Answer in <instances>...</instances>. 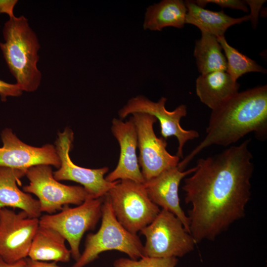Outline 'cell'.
Returning a JSON list of instances; mask_svg holds the SVG:
<instances>
[{"instance_id": "cell-22", "label": "cell", "mask_w": 267, "mask_h": 267, "mask_svg": "<svg viewBox=\"0 0 267 267\" xmlns=\"http://www.w3.org/2000/svg\"><path fill=\"white\" fill-rule=\"evenodd\" d=\"M218 40L223 50L227 62L226 72L234 81L243 75L249 72L266 73L267 70L237 49L230 45L224 36L218 37Z\"/></svg>"}, {"instance_id": "cell-20", "label": "cell", "mask_w": 267, "mask_h": 267, "mask_svg": "<svg viewBox=\"0 0 267 267\" xmlns=\"http://www.w3.org/2000/svg\"><path fill=\"white\" fill-rule=\"evenodd\" d=\"M186 11L183 0H162L147 8L144 29L161 31L166 27L181 28L185 24Z\"/></svg>"}, {"instance_id": "cell-17", "label": "cell", "mask_w": 267, "mask_h": 267, "mask_svg": "<svg viewBox=\"0 0 267 267\" xmlns=\"http://www.w3.org/2000/svg\"><path fill=\"white\" fill-rule=\"evenodd\" d=\"M239 84L226 71L200 75L196 80V93L201 102L212 110L223 104L238 92Z\"/></svg>"}, {"instance_id": "cell-10", "label": "cell", "mask_w": 267, "mask_h": 267, "mask_svg": "<svg viewBox=\"0 0 267 267\" xmlns=\"http://www.w3.org/2000/svg\"><path fill=\"white\" fill-rule=\"evenodd\" d=\"M74 140V133L66 128L59 132L55 141V149L60 159V166L53 172L57 180H71L83 185L90 198L95 199L105 197L109 190L119 180L114 182L107 181L104 175L109 169L107 167L99 169H88L75 164L70 157V151Z\"/></svg>"}, {"instance_id": "cell-29", "label": "cell", "mask_w": 267, "mask_h": 267, "mask_svg": "<svg viewBox=\"0 0 267 267\" xmlns=\"http://www.w3.org/2000/svg\"><path fill=\"white\" fill-rule=\"evenodd\" d=\"M0 267H26V263L23 259L14 263H8L0 257Z\"/></svg>"}, {"instance_id": "cell-27", "label": "cell", "mask_w": 267, "mask_h": 267, "mask_svg": "<svg viewBox=\"0 0 267 267\" xmlns=\"http://www.w3.org/2000/svg\"><path fill=\"white\" fill-rule=\"evenodd\" d=\"M17 2V0H0V14H6L9 18L13 17L14 8Z\"/></svg>"}, {"instance_id": "cell-9", "label": "cell", "mask_w": 267, "mask_h": 267, "mask_svg": "<svg viewBox=\"0 0 267 267\" xmlns=\"http://www.w3.org/2000/svg\"><path fill=\"white\" fill-rule=\"evenodd\" d=\"M131 119L136 129L139 150L138 161L145 181L177 166L179 158L170 154L166 149L165 139L158 137L155 134L153 126L157 119L143 113H134Z\"/></svg>"}, {"instance_id": "cell-1", "label": "cell", "mask_w": 267, "mask_h": 267, "mask_svg": "<svg viewBox=\"0 0 267 267\" xmlns=\"http://www.w3.org/2000/svg\"><path fill=\"white\" fill-rule=\"evenodd\" d=\"M250 141L198 159L193 174L184 179L185 202L191 205L190 233L196 244L214 240L245 216L254 171Z\"/></svg>"}, {"instance_id": "cell-24", "label": "cell", "mask_w": 267, "mask_h": 267, "mask_svg": "<svg viewBox=\"0 0 267 267\" xmlns=\"http://www.w3.org/2000/svg\"><path fill=\"white\" fill-rule=\"evenodd\" d=\"M198 5L204 7L208 3H215L221 7L235 9L247 12L248 8L245 0H198L194 1Z\"/></svg>"}, {"instance_id": "cell-11", "label": "cell", "mask_w": 267, "mask_h": 267, "mask_svg": "<svg viewBox=\"0 0 267 267\" xmlns=\"http://www.w3.org/2000/svg\"><path fill=\"white\" fill-rule=\"evenodd\" d=\"M39 227V218L23 211L0 209V257L10 264L27 258Z\"/></svg>"}, {"instance_id": "cell-18", "label": "cell", "mask_w": 267, "mask_h": 267, "mask_svg": "<svg viewBox=\"0 0 267 267\" xmlns=\"http://www.w3.org/2000/svg\"><path fill=\"white\" fill-rule=\"evenodd\" d=\"M187 9L185 24L193 25L201 32H207L217 37L224 36L230 26L249 20V16L233 18L226 14L223 10L213 11L204 8L194 1H184Z\"/></svg>"}, {"instance_id": "cell-16", "label": "cell", "mask_w": 267, "mask_h": 267, "mask_svg": "<svg viewBox=\"0 0 267 267\" xmlns=\"http://www.w3.org/2000/svg\"><path fill=\"white\" fill-rule=\"evenodd\" d=\"M27 170L0 167V209L17 208L30 217L39 218L41 211L39 201L30 193L20 190L17 183L25 176Z\"/></svg>"}, {"instance_id": "cell-5", "label": "cell", "mask_w": 267, "mask_h": 267, "mask_svg": "<svg viewBox=\"0 0 267 267\" xmlns=\"http://www.w3.org/2000/svg\"><path fill=\"white\" fill-rule=\"evenodd\" d=\"M119 223L136 234L152 222L160 210L149 198L143 183L120 180L105 195Z\"/></svg>"}, {"instance_id": "cell-19", "label": "cell", "mask_w": 267, "mask_h": 267, "mask_svg": "<svg viewBox=\"0 0 267 267\" xmlns=\"http://www.w3.org/2000/svg\"><path fill=\"white\" fill-rule=\"evenodd\" d=\"M65 240L56 230L39 225L32 241L28 257L37 261L68 262L71 253L65 245Z\"/></svg>"}, {"instance_id": "cell-6", "label": "cell", "mask_w": 267, "mask_h": 267, "mask_svg": "<svg viewBox=\"0 0 267 267\" xmlns=\"http://www.w3.org/2000/svg\"><path fill=\"white\" fill-rule=\"evenodd\" d=\"M145 237L144 256L181 258L192 252L196 244L181 221L164 209L140 231Z\"/></svg>"}, {"instance_id": "cell-21", "label": "cell", "mask_w": 267, "mask_h": 267, "mask_svg": "<svg viewBox=\"0 0 267 267\" xmlns=\"http://www.w3.org/2000/svg\"><path fill=\"white\" fill-rule=\"evenodd\" d=\"M222 50L216 36L201 32L200 39L196 42L193 53L201 75L226 71V60Z\"/></svg>"}, {"instance_id": "cell-25", "label": "cell", "mask_w": 267, "mask_h": 267, "mask_svg": "<svg viewBox=\"0 0 267 267\" xmlns=\"http://www.w3.org/2000/svg\"><path fill=\"white\" fill-rule=\"evenodd\" d=\"M23 91L15 84H10L0 80V96L2 101H6L7 96H19Z\"/></svg>"}, {"instance_id": "cell-23", "label": "cell", "mask_w": 267, "mask_h": 267, "mask_svg": "<svg viewBox=\"0 0 267 267\" xmlns=\"http://www.w3.org/2000/svg\"><path fill=\"white\" fill-rule=\"evenodd\" d=\"M178 259L176 257H143L138 260L121 258L113 262L114 267H176Z\"/></svg>"}, {"instance_id": "cell-26", "label": "cell", "mask_w": 267, "mask_h": 267, "mask_svg": "<svg viewBox=\"0 0 267 267\" xmlns=\"http://www.w3.org/2000/svg\"><path fill=\"white\" fill-rule=\"evenodd\" d=\"M247 5H249L251 13L249 15V20L252 22V26L254 28L257 26L258 20V15L263 4L266 2L265 0H245Z\"/></svg>"}, {"instance_id": "cell-8", "label": "cell", "mask_w": 267, "mask_h": 267, "mask_svg": "<svg viewBox=\"0 0 267 267\" xmlns=\"http://www.w3.org/2000/svg\"><path fill=\"white\" fill-rule=\"evenodd\" d=\"M25 176L29 183L23 187V191L33 193L38 198L41 212L52 214L61 211L65 206H78L90 198L83 186L65 185L55 179L49 165L31 167Z\"/></svg>"}, {"instance_id": "cell-7", "label": "cell", "mask_w": 267, "mask_h": 267, "mask_svg": "<svg viewBox=\"0 0 267 267\" xmlns=\"http://www.w3.org/2000/svg\"><path fill=\"white\" fill-rule=\"evenodd\" d=\"M104 197L88 198L76 207L65 206L58 213L40 217L39 225L56 230L69 243L72 258L81 256L80 244L84 234L93 229L101 217Z\"/></svg>"}, {"instance_id": "cell-12", "label": "cell", "mask_w": 267, "mask_h": 267, "mask_svg": "<svg viewBox=\"0 0 267 267\" xmlns=\"http://www.w3.org/2000/svg\"><path fill=\"white\" fill-rule=\"evenodd\" d=\"M167 99L162 97L157 102H153L139 95L130 99L128 103L119 111L121 119H124L130 114L143 113L154 116L160 123L161 134L164 139L175 136L178 140V146L177 156L183 158V147L189 140L198 138V132L183 129L180 125L181 119L187 114V108L181 104L172 111L165 108Z\"/></svg>"}, {"instance_id": "cell-28", "label": "cell", "mask_w": 267, "mask_h": 267, "mask_svg": "<svg viewBox=\"0 0 267 267\" xmlns=\"http://www.w3.org/2000/svg\"><path fill=\"white\" fill-rule=\"evenodd\" d=\"M26 267H60L57 266L56 262L47 263L45 262L34 261L29 258L24 259Z\"/></svg>"}, {"instance_id": "cell-4", "label": "cell", "mask_w": 267, "mask_h": 267, "mask_svg": "<svg viewBox=\"0 0 267 267\" xmlns=\"http://www.w3.org/2000/svg\"><path fill=\"white\" fill-rule=\"evenodd\" d=\"M101 213L99 230L95 233L87 235L84 250L72 267H84L107 251H118L135 260L144 257V246L139 237L128 231L119 223L106 196L104 197Z\"/></svg>"}, {"instance_id": "cell-13", "label": "cell", "mask_w": 267, "mask_h": 267, "mask_svg": "<svg viewBox=\"0 0 267 267\" xmlns=\"http://www.w3.org/2000/svg\"><path fill=\"white\" fill-rule=\"evenodd\" d=\"M3 146L0 147V167L27 170L40 165L60 166L55 146L45 144L37 147L20 140L12 130L6 128L1 133Z\"/></svg>"}, {"instance_id": "cell-2", "label": "cell", "mask_w": 267, "mask_h": 267, "mask_svg": "<svg viewBox=\"0 0 267 267\" xmlns=\"http://www.w3.org/2000/svg\"><path fill=\"white\" fill-rule=\"evenodd\" d=\"M254 132L265 139L267 134V86L238 92L212 110L203 140L178 167L181 171L205 148L212 145L227 146Z\"/></svg>"}, {"instance_id": "cell-15", "label": "cell", "mask_w": 267, "mask_h": 267, "mask_svg": "<svg viewBox=\"0 0 267 267\" xmlns=\"http://www.w3.org/2000/svg\"><path fill=\"white\" fill-rule=\"evenodd\" d=\"M196 170L195 166L183 171L179 170L177 166L164 171L143 183L150 200L158 207H161L162 209L174 214L181 221L185 229L189 233V219L180 205L178 187L181 179L193 173Z\"/></svg>"}, {"instance_id": "cell-14", "label": "cell", "mask_w": 267, "mask_h": 267, "mask_svg": "<svg viewBox=\"0 0 267 267\" xmlns=\"http://www.w3.org/2000/svg\"><path fill=\"white\" fill-rule=\"evenodd\" d=\"M111 131L119 142L120 153L115 169L105 178L109 182L128 179L143 183L145 179L139 168L136 149L137 137L135 125L130 119L126 122L114 118Z\"/></svg>"}, {"instance_id": "cell-3", "label": "cell", "mask_w": 267, "mask_h": 267, "mask_svg": "<svg viewBox=\"0 0 267 267\" xmlns=\"http://www.w3.org/2000/svg\"><path fill=\"white\" fill-rule=\"evenodd\" d=\"M2 35L4 42H0V48L16 84L22 91L36 90L42 78L37 66L41 46L28 19L23 15L9 18Z\"/></svg>"}]
</instances>
